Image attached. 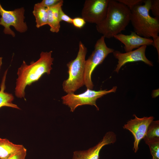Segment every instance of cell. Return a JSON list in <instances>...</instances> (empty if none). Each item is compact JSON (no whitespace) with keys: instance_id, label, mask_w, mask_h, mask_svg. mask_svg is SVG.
<instances>
[{"instance_id":"cell-16","label":"cell","mask_w":159,"mask_h":159,"mask_svg":"<svg viewBox=\"0 0 159 159\" xmlns=\"http://www.w3.org/2000/svg\"><path fill=\"white\" fill-rule=\"evenodd\" d=\"M32 13L35 18L36 26L37 28L47 25L48 13L47 8L41 6L39 3H36L34 5Z\"/></svg>"},{"instance_id":"cell-25","label":"cell","mask_w":159,"mask_h":159,"mask_svg":"<svg viewBox=\"0 0 159 159\" xmlns=\"http://www.w3.org/2000/svg\"><path fill=\"white\" fill-rule=\"evenodd\" d=\"M153 45L156 49L158 56L159 55V36H157L153 38Z\"/></svg>"},{"instance_id":"cell-21","label":"cell","mask_w":159,"mask_h":159,"mask_svg":"<svg viewBox=\"0 0 159 159\" xmlns=\"http://www.w3.org/2000/svg\"><path fill=\"white\" fill-rule=\"evenodd\" d=\"M26 149L23 147L22 149L7 159H25Z\"/></svg>"},{"instance_id":"cell-6","label":"cell","mask_w":159,"mask_h":159,"mask_svg":"<svg viewBox=\"0 0 159 159\" xmlns=\"http://www.w3.org/2000/svg\"><path fill=\"white\" fill-rule=\"evenodd\" d=\"M117 86H114L109 90H106L95 91L87 89L83 93L75 94L74 93H68L62 97L63 104L67 106L70 108V111L73 112L79 106L88 105L94 106L99 110V108L96 105L97 100L108 93L115 92Z\"/></svg>"},{"instance_id":"cell-14","label":"cell","mask_w":159,"mask_h":159,"mask_svg":"<svg viewBox=\"0 0 159 159\" xmlns=\"http://www.w3.org/2000/svg\"><path fill=\"white\" fill-rule=\"evenodd\" d=\"M24 146L14 144L6 139L0 138V159H7Z\"/></svg>"},{"instance_id":"cell-19","label":"cell","mask_w":159,"mask_h":159,"mask_svg":"<svg viewBox=\"0 0 159 159\" xmlns=\"http://www.w3.org/2000/svg\"><path fill=\"white\" fill-rule=\"evenodd\" d=\"M128 7L130 10L137 5L142 4L143 2V0H117Z\"/></svg>"},{"instance_id":"cell-20","label":"cell","mask_w":159,"mask_h":159,"mask_svg":"<svg viewBox=\"0 0 159 159\" xmlns=\"http://www.w3.org/2000/svg\"><path fill=\"white\" fill-rule=\"evenodd\" d=\"M150 10L155 17L159 18V0H151Z\"/></svg>"},{"instance_id":"cell-12","label":"cell","mask_w":159,"mask_h":159,"mask_svg":"<svg viewBox=\"0 0 159 159\" xmlns=\"http://www.w3.org/2000/svg\"><path fill=\"white\" fill-rule=\"evenodd\" d=\"M113 37L124 44V49L126 52L142 46L153 45V42L152 39L141 37L134 31H131L129 35L120 33L115 35Z\"/></svg>"},{"instance_id":"cell-26","label":"cell","mask_w":159,"mask_h":159,"mask_svg":"<svg viewBox=\"0 0 159 159\" xmlns=\"http://www.w3.org/2000/svg\"><path fill=\"white\" fill-rule=\"evenodd\" d=\"M159 95V89H157L153 91L152 96L153 97L155 98Z\"/></svg>"},{"instance_id":"cell-24","label":"cell","mask_w":159,"mask_h":159,"mask_svg":"<svg viewBox=\"0 0 159 159\" xmlns=\"http://www.w3.org/2000/svg\"><path fill=\"white\" fill-rule=\"evenodd\" d=\"M61 1L62 0H43L39 3L42 6L48 8L56 5Z\"/></svg>"},{"instance_id":"cell-10","label":"cell","mask_w":159,"mask_h":159,"mask_svg":"<svg viewBox=\"0 0 159 159\" xmlns=\"http://www.w3.org/2000/svg\"><path fill=\"white\" fill-rule=\"evenodd\" d=\"M147 46H142L137 49L125 53H122L117 50L112 53L115 58L118 60V64L115 70L118 73L122 66L126 63L137 61H142L150 66H153L152 62L146 57L145 54Z\"/></svg>"},{"instance_id":"cell-23","label":"cell","mask_w":159,"mask_h":159,"mask_svg":"<svg viewBox=\"0 0 159 159\" xmlns=\"http://www.w3.org/2000/svg\"><path fill=\"white\" fill-rule=\"evenodd\" d=\"M86 21L82 17H76L72 19V24L76 28L81 29L86 24Z\"/></svg>"},{"instance_id":"cell-2","label":"cell","mask_w":159,"mask_h":159,"mask_svg":"<svg viewBox=\"0 0 159 159\" xmlns=\"http://www.w3.org/2000/svg\"><path fill=\"white\" fill-rule=\"evenodd\" d=\"M130 10L117 0H110L106 16L96 25L97 32L110 39L125 30L130 22Z\"/></svg>"},{"instance_id":"cell-18","label":"cell","mask_w":159,"mask_h":159,"mask_svg":"<svg viewBox=\"0 0 159 159\" xmlns=\"http://www.w3.org/2000/svg\"><path fill=\"white\" fill-rule=\"evenodd\" d=\"M150 148L153 159H159V139L145 142Z\"/></svg>"},{"instance_id":"cell-1","label":"cell","mask_w":159,"mask_h":159,"mask_svg":"<svg viewBox=\"0 0 159 159\" xmlns=\"http://www.w3.org/2000/svg\"><path fill=\"white\" fill-rule=\"evenodd\" d=\"M52 51L42 52L39 58L36 61L31 62L27 64L23 61L17 72L15 94L19 98H25V89L27 85L38 81L44 74H50L52 68L54 58L52 57Z\"/></svg>"},{"instance_id":"cell-17","label":"cell","mask_w":159,"mask_h":159,"mask_svg":"<svg viewBox=\"0 0 159 159\" xmlns=\"http://www.w3.org/2000/svg\"><path fill=\"white\" fill-rule=\"evenodd\" d=\"M158 139H159V121L153 120L148 126L143 139L145 142Z\"/></svg>"},{"instance_id":"cell-11","label":"cell","mask_w":159,"mask_h":159,"mask_svg":"<svg viewBox=\"0 0 159 159\" xmlns=\"http://www.w3.org/2000/svg\"><path fill=\"white\" fill-rule=\"evenodd\" d=\"M116 140V136L112 131L107 132L101 141L94 146L88 150L75 151L72 159H99L100 152L105 146L113 144Z\"/></svg>"},{"instance_id":"cell-4","label":"cell","mask_w":159,"mask_h":159,"mask_svg":"<svg viewBox=\"0 0 159 159\" xmlns=\"http://www.w3.org/2000/svg\"><path fill=\"white\" fill-rule=\"evenodd\" d=\"M87 49L81 41L75 59L67 64L68 77L64 81L63 89L67 94L74 93L84 85V75L85 57Z\"/></svg>"},{"instance_id":"cell-9","label":"cell","mask_w":159,"mask_h":159,"mask_svg":"<svg viewBox=\"0 0 159 159\" xmlns=\"http://www.w3.org/2000/svg\"><path fill=\"white\" fill-rule=\"evenodd\" d=\"M133 116L135 118L129 120L123 127L130 131L134 136L133 150L135 153L138 149L140 141L145 136L148 126L153 120L154 117L150 116L139 118L135 114Z\"/></svg>"},{"instance_id":"cell-27","label":"cell","mask_w":159,"mask_h":159,"mask_svg":"<svg viewBox=\"0 0 159 159\" xmlns=\"http://www.w3.org/2000/svg\"><path fill=\"white\" fill-rule=\"evenodd\" d=\"M2 57H0V69H1V67L2 64Z\"/></svg>"},{"instance_id":"cell-15","label":"cell","mask_w":159,"mask_h":159,"mask_svg":"<svg viewBox=\"0 0 159 159\" xmlns=\"http://www.w3.org/2000/svg\"><path fill=\"white\" fill-rule=\"evenodd\" d=\"M8 70L5 72L3 77L0 86V108L3 106H7L20 109L17 105L12 103L14 97L11 94L5 92V85L6 75Z\"/></svg>"},{"instance_id":"cell-3","label":"cell","mask_w":159,"mask_h":159,"mask_svg":"<svg viewBox=\"0 0 159 159\" xmlns=\"http://www.w3.org/2000/svg\"><path fill=\"white\" fill-rule=\"evenodd\" d=\"M144 4L137 5L130 10V22L134 32L146 38H153L159 33V18L149 14L151 0H143Z\"/></svg>"},{"instance_id":"cell-22","label":"cell","mask_w":159,"mask_h":159,"mask_svg":"<svg viewBox=\"0 0 159 159\" xmlns=\"http://www.w3.org/2000/svg\"><path fill=\"white\" fill-rule=\"evenodd\" d=\"M72 19L66 14L61 7L59 11V19L60 22L64 21L69 24H72Z\"/></svg>"},{"instance_id":"cell-7","label":"cell","mask_w":159,"mask_h":159,"mask_svg":"<svg viewBox=\"0 0 159 159\" xmlns=\"http://www.w3.org/2000/svg\"><path fill=\"white\" fill-rule=\"evenodd\" d=\"M25 9L24 7L8 11L4 9L0 3V25L4 27V33L15 37V34L10 28L13 26L17 32L22 33L26 32L28 27L24 21Z\"/></svg>"},{"instance_id":"cell-13","label":"cell","mask_w":159,"mask_h":159,"mask_svg":"<svg viewBox=\"0 0 159 159\" xmlns=\"http://www.w3.org/2000/svg\"><path fill=\"white\" fill-rule=\"evenodd\" d=\"M64 1L61 2L56 5L47 8L48 13L47 25L50 27V31L52 32L58 33L59 31L60 25L59 19V11L62 7Z\"/></svg>"},{"instance_id":"cell-5","label":"cell","mask_w":159,"mask_h":159,"mask_svg":"<svg viewBox=\"0 0 159 159\" xmlns=\"http://www.w3.org/2000/svg\"><path fill=\"white\" fill-rule=\"evenodd\" d=\"M105 38L102 36L97 41L94 49L88 59L85 60L84 72V85L87 89L92 90L94 85L91 79V75L95 68L102 63L108 55L115 51L107 47Z\"/></svg>"},{"instance_id":"cell-8","label":"cell","mask_w":159,"mask_h":159,"mask_svg":"<svg viewBox=\"0 0 159 159\" xmlns=\"http://www.w3.org/2000/svg\"><path fill=\"white\" fill-rule=\"evenodd\" d=\"M110 0H86L81 15L86 22L97 25L105 18Z\"/></svg>"}]
</instances>
